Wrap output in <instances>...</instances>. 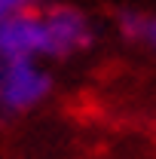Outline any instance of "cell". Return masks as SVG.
<instances>
[{"mask_svg": "<svg viewBox=\"0 0 156 159\" xmlns=\"http://www.w3.org/2000/svg\"><path fill=\"white\" fill-rule=\"evenodd\" d=\"M52 77L34 58H0V110L21 113L49 95Z\"/></svg>", "mask_w": 156, "mask_h": 159, "instance_id": "1", "label": "cell"}, {"mask_svg": "<svg viewBox=\"0 0 156 159\" xmlns=\"http://www.w3.org/2000/svg\"><path fill=\"white\" fill-rule=\"evenodd\" d=\"M144 40H150V46L156 49V19H150V25H147V37Z\"/></svg>", "mask_w": 156, "mask_h": 159, "instance_id": "6", "label": "cell"}, {"mask_svg": "<svg viewBox=\"0 0 156 159\" xmlns=\"http://www.w3.org/2000/svg\"><path fill=\"white\" fill-rule=\"evenodd\" d=\"M0 58H49L43 12L21 9L0 19Z\"/></svg>", "mask_w": 156, "mask_h": 159, "instance_id": "2", "label": "cell"}, {"mask_svg": "<svg viewBox=\"0 0 156 159\" xmlns=\"http://www.w3.org/2000/svg\"><path fill=\"white\" fill-rule=\"evenodd\" d=\"M147 25H150V19H144L141 12H122L119 16V31L126 34V37H147Z\"/></svg>", "mask_w": 156, "mask_h": 159, "instance_id": "4", "label": "cell"}, {"mask_svg": "<svg viewBox=\"0 0 156 159\" xmlns=\"http://www.w3.org/2000/svg\"><path fill=\"white\" fill-rule=\"evenodd\" d=\"M28 6H31V0H0V19L3 16H12V12H21Z\"/></svg>", "mask_w": 156, "mask_h": 159, "instance_id": "5", "label": "cell"}, {"mask_svg": "<svg viewBox=\"0 0 156 159\" xmlns=\"http://www.w3.org/2000/svg\"><path fill=\"white\" fill-rule=\"evenodd\" d=\"M43 19H46V37H49V58H64L92 43L89 19L74 6H52L43 12Z\"/></svg>", "mask_w": 156, "mask_h": 159, "instance_id": "3", "label": "cell"}]
</instances>
